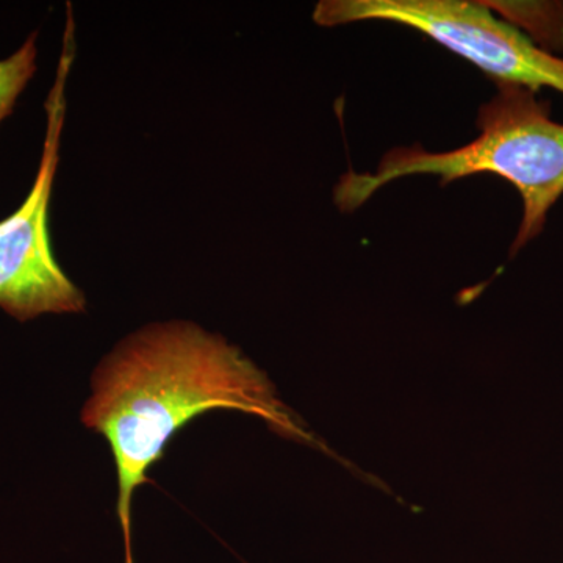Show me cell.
Masks as SVG:
<instances>
[{
	"mask_svg": "<svg viewBox=\"0 0 563 563\" xmlns=\"http://www.w3.org/2000/svg\"><path fill=\"white\" fill-rule=\"evenodd\" d=\"M210 410L254 415L277 435L321 444L239 347L192 322L147 325L118 344L96 369L81 421L106 437L117 463L125 563H135L133 493L147 484V472L163 459L169 440Z\"/></svg>",
	"mask_w": 563,
	"mask_h": 563,
	"instance_id": "obj_1",
	"label": "cell"
},
{
	"mask_svg": "<svg viewBox=\"0 0 563 563\" xmlns=\"http://www.w3.org/2000/svg\"><path fill=\"white\" fill-rule=\"evenodd\" d=\"M479 135L448 152L395 147L376 172H347L336 181L333 201L355 211L385 185L404 177L435 176L443 185L474 174H495L509 181L521 198L520 225L510 257L539 239L550 211L563 196V124L555 121L550 101L520 85H496V95L477 111Z\"/></svg>",
	"mask_w": 563,
	"mask_h": 563,
	"instance_id": "obj_2",
	"label": "cell"
},
{
	"mask_svg": "<svg viewBox=\"0 0 563 563\" xmlns=\"http://www.w3.org/2000/svg\"><path fill=\"white\" fill-rule=\"evenodd\" d=\"M322 27L385 21L406 25L473 63L496 85H520L563 95V57L472 0H322L313 11Z\"/></svg>",
	"mask_w": 563,
	"mask_h": 563,
	"instance_id": "obj_3",
	"label": "cell"
},
{
	"mask_svg": "<svg viewBox=\"0 0 563 563\" xmlns=\"http://www.w3.org/2000/svg\"><path fill=\"white\" fill-rule=\"evenodd\" d=\"M46 102L47 132L36 179L27 199L0 221V309L25 322L43 313L85 312L84 292L55 261L49 232L52 188L65 122V81L69 43Z\"/></svg>",
	"mask_w": 563,
	"mask_h": 563,
	"instance_id": "obj_4",
	"label": "cell"
},
{
	"mask_svg": "<svg viewBox=\"0 0 563 563\" xmlns=\"http://www.w3.org/2000/svg\"><path fill=\"white\" fill-rule=\"evenodd\" d=\"M509 22L515 29L525 33L537 46L550 54H563V2H484Z\"/></svg>",
	"mask_w": 563,
	"mask_h": 563,
	"instance_id": "obj_5",
	"label": "cell"
},
{
	"mask_svg": "<svg viewBox=\"0 0 563 563\" xmlns=\"http://www.w3.org/2000/svg\"><path fill=\"white\" fill-rule=\"evenodd\" d=\"M36 38L38 33H31L20 49L5 60H0V122L13 113L18 98L35 76L38 57Z\"/></svg>",
	"mask_w": 563,
	"mask_h": 563,
	"instance_id": "obj_6",
	"label": "cell"
}]
</instances>
